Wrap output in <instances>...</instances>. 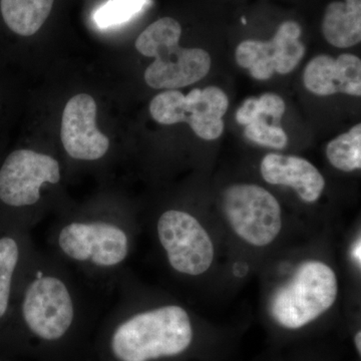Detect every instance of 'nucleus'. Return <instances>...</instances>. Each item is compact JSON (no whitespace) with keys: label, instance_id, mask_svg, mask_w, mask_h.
Masks as SVG:
<instances>
[{"label":"nucleus","instance_id":"5","mask_svg":"<svg viewBox=\"0 0 361 361\" xmlns=\"http://www.w3.org/2000/svg\"><path fill=\"white\" fill-rule=\"evenodd\" d=\"M61 182V168L56 158L32 149H16L0 168V202L21 211V228L30 231L44 217V188Z\"/></svg>","mask_w":361,"mask_h":361},{"label":"nucleus","instance_id":"14","mask_svg":"<svg viewBox=\"0 0 361 361\" xmlns=\"http://www.w3.org/2000/svg\"><path fill=\"white\" fill-rule=\"evenodd\" d=\"M35 249L28 230L14 228L0 237V320L11 314L18 283Z\"/></svg>","mask_w":361,"mask_h":361},{"label":"nucleus","instance_id":"7","mask_svg":"<svg viewBox=\"0 0 361 361\" xmlns=\"http://www.w3.org/2000/svg\"><path fill=\"white\" fill-rule=\"evenodd\" d=\"M228 106L227 94L218 87L194 89L187 96L178 90H168L152 99L149 114L161 125L186 123L199 137L214 141L223 134V116Z\"/></svg>","mask_w":361,"mask_h":361},{"label":"nucleus","instance_id":"20","mask_svg":"<svg viewBox=\"0 0 361 361\" xmlns=\"http://www.w3.org/2000/svg\"><path fill=\"white\" fill-rule=\"evenodd\" d=\"M244 134L251 142L273 149H284L288 142L283 129L275 123H268L263 116L245 126Z\"/></svg>","mask_w":361,"mask_h":361},{"label":"nucleus","instance_id":"21","mask_svg":"<svg viewBox=\"0 0 361 361\" xmlns=\"http://www.w3.org/2000/svg\"><path fill=\"white\" fill-rule=\"evenodd\" d=\"M355 344L356 350H357L358 355L361 353V331L357 332L355 336Z\"/></svg>","mask_w":361,"mask_h":361},{"label":"nucleus","instance_id":"11","mask_svg":"<svg viewBox=\"0 0 361 361\" xmlns=\"http://www.w3.org/2000/svg\"><path fill=\"white\" fill-rule=\"evenodd\" d=\"M97 103L94 97L80 94L66 104L61 118V140L73 160H102L110 149V140L97 129Z\"/></svg>","mask_w":361,"mask_h":361},{"label":"nucleus","instance_id":"8","mask_svg":"<svg viewBox=\"0 0 361 361\" xmlns=\"http://www.w3.org/2000/svg\"><path fill=\"white\" fill-rule=\"evenodd\" d=\"M156 236L173 271L199 276L212 265V240L191 214L169 209L159 216Z\"/></svg>","mask_w":361,"mask_h":361},{"label":"nucleus","instance_id":"13","mask_svg":"<svg viewBox=\"0 0 361 361\" xmlns=\"http://www.w3.org/2000/svg\"><path fill=\"white\" fill-rule=\"evenodd\" d=\"M260 172L269 184L293 188L306 203L317 201L325 188L317 168L300 157L268 154L261 161Z\"/></svg>","mask_w":361,"mask_h":361},{"label":"nucleus","instance_id":"16","mask_svg":"<svg viewBox=\"0 0 361 361\" xmlns=\"http://www.w3.org/2000/svg\"><path fill=\"white\" fill-rule=\"evenodd\" d=\"M54 0H0L6 25L21 37H30L49 18Z\"/></svg>","mask_w":361,"mask_h":361},{"label":"nucleus","instance_id":"15","mask_svg":"<svg viewBox=\"0 0 361 361\" xmlns=\"http://www.w3.org/2000/svg\"><path fill=\"white\" fill-rule=\"evenodd\" d=\"M323 37L330 44L346 49L361 40V0L334 1L325 9Z\"/></svg>","mask_w":361,"mask_h":361},{"label":"nucleus","instance_id":"19","mask_svg":"<svg viewBox=\"0 0 361 361\" xmlns=\"http://www.w3.org/2000/svg\"><path fill=\"white\" fill-rule=\"evenodd\" d=\"M147 0H110L94 14L97 25L102 28L121 25L142 11Z\"/></svg>","mask_w":361,"mask_h":361},{"label":"nucleus","instance_id":"3","mask_svg":"<svg viewBox=\"0 0 361 361\" xmlns=\"http://www.w3.org/2000/svg\"><path fill=\"white\" fill-rule=\"evenodd\" d=\"M193 337L191 318L182 306L134 310L120 295L110 316L106 348L116 361H156L183 355Z\"/></svg>","mask_w":361,"mask_h":361},{"label":"nucleus","instance_id":"6","mask_svg":"<svg viewBox=\"0 0 361 361\" xmlns=\"http://www.w3.org/2000/svg\"><path fill=\"white\" fill-rule=\"evenodd\" d=\"M337 292L334 271L320 261H307L275 292L270 304L271 315L285 329H301L334 305Z\"/></svg>","mask_w":361,"mask_h":361},{"label":"nucleus","instance_id":"2","mask_svg":"<svg viewBox=\"0 0 361 361\" xmlns=\"http://www.w3.org/2000/svg\"><path fill=\"white\" fill-rule=\"evenodd\" d=\"M89 290L65 263L37 248L18 283L13 308L32 338L54 345L68 341L94 307Z\"/></svg>","mask_w":361,"mask_h":361},{"label":"nucleus","instance_id":"1","mask_svg":"<svg viewBox=\"0 0 361 361\" xmlns=\"http://www.w3.org/2000/svg\"><path fill=\"white\" fill-rule=\"evenodd\" d=\"M134 228L127 213L111 205L63 211L47 233L49 252L90 289L111 291L132 254Z\"/></svg>","mask_w":361,"mask_h":361},{"label":"nucleus","instance_id":"10","mask_svg":"<svg viewBox=\"0 0 361 361\" xmlns=\"http://www.w3.org/2000/svg\"><path fill=\"white\" fill-rule=\"evenodd\" d=\"M301 26L296 21H284L272 39L244 40L235 52L237 63L250 71L256 80H266L274 73L287 75L295 70L305 54V47L299 40Z\"/></svg>","mask_w":361,"mask_h":361},{"label":"nucleus","instance_id":"18","mask_svg":"<svg viewBox=\"0 0 361 361\" xmlns=\"http://www.w3.org/2000/svg\"><path fill=\"white\" fill-rule=\"evenodd\" d=\"M286 111V104L281 97L272 92L262 94L258 99L248 97L236 111V121L239 125L247 126L257 118H270L273 122H280Z\"/></svg>","mask_w":361,"mask_h":361},{"label":"nucleus","instance_id":"17","mask_svg":"<svg viewBox=\"0 0 361 361\" xmlns=\"http://www.w3.org/2000/svg\"><path fill=\"white\" fill-rule=\"evenodd\" d=\"M326 157L334 168L353 172L361 168V125L339 135L327 145Z\"/></svg>","mask_w":361,"mask_h":361},{"label":"nucleus","instance_id":"9","mask_svg":"<svg viewBox=\"0 0 361 361\" xmlns=\"http://www.w3.org/2000/svg\"><path fill=\"white\" fill-rule=\"evenodd\" d=\"M223 209L234 232L251 245H269L281 231L279 203L270 192L257 185L228 188L223 195Z\"/></svg>","mask_w":361,"mask_h":361},{"label":"nucleus","instance_id":"12","mask_svg":"<svg viewBox=\"0 0 361 361\" xmlns=\"http://www.w3.org/2000/svg\"><path fill=\"white\" fill-rule=\"evenodd\" d=\"M306 89L317 96L341 94L361 96V61L353 54L337 59L320 54L311 59L303 73Z\"/></svg>","mask_w":361,"mask_h":361},{"label":"nucleus","instance_id":"4","mask_svg":"<svg viewBox=\"0 0 361 361\" xmlns=\"http://www.w3.org/2000/svg\"><path fill=\"white\" fill-rule=\"evenodd\" d=\"M179 21L163 18L149 25L135 40L142 56L155 59L145 71V80L153 89L177 90L199 82L208 75L211 56L202 49L180 47Z\"/></svg>","mask_w":361,"mask_h":361}]
</instances>
